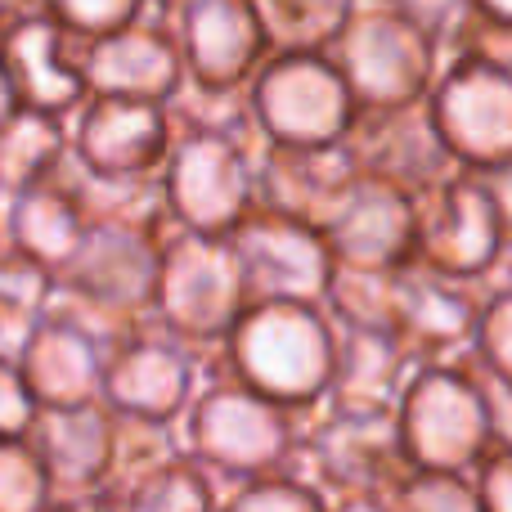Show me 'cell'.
Returning <instances> with one entry per match:
<instances>
[{"label":"cell","mask_w":512,"mask_h":512,"mask_svg":"<svg viewBox=\"0 0 512 512\" xmlns=\"http://www.w3.org/2000/svg\"><path fill=\"white\" fill-rule=\"evenodd\" d=\"M171 225H86V239L72 261L54 274L45 315H59L90 333L104 351L153 319V283H158L162 234Z\"/></svg>","instance_id":"1"},{"label":"cell","mask_w":512,"mask_h":512,"mask_svg":"<svg viewBox=\"0 0 512 512\" xmlns=\"http://www.w3.org/2000/svg\"><path fill=\"white\" fill-rule=\"evenodd\" d=\"M337 328L324 306L306 301H252L225 342L207 355L216 373L252 387L256 396L288 409L324 405L333 382Z\"/></svg>","instance_id":"2"},{"label":"cell","mask_w":512,"mask_h":512,"mask_svg":"<svg viewBox=\"0 0 512 512\" xmlns=\"http://www.w3.org/2000/svg\"><path fill=\"white\" fill-rule=\"evenodd\" d=\"M306 414L310 409H288L256 396L252 387L225 378L207 364V378L198 382L176 432L180 450L225 490L288 468Z\"/></svg>","instance_id":"3"},{"label":"cell","mask_w":512,"mask_h":512,"mask_svg":"<svg viewBox=\"0 0 512 512\" xmlns=\"http://www.w3.org/2000/svg\"><path fill=\"white\" fill-rule=\"evenodd\" d=\"M283 472L324 499V508L342 499H387L409 472L396 414H337L315 405Z\"/></svg>","instance_id":"4"},{"label":"cell","mask_w":512,"mask_h":512,"mask_svg":"<svg viewBox=\"0 0 512 512\" xmlns=\"http://www.w3.org/2000/svg\"><path fill=\"white\" fill-rule=\"evenodd\" d=\"M248 306L243 274L230 239L189 234L171 225L162 234L158 283H153V324L185 346L212 355Z\"/></svg>","instance_id":"5"},{"label":"cell","mask_w":512,"mask_h":512,"mask_svg":"<svg viewBox=\"0 0 512 512\" xmlns=\"http://www.w3.org/2000/svg\"><path fill=\"white\" fill-rule=\"evenodd\" d=\"M328 59L342 72L355 113H382L427 99L441 72V41L396 9L360 0L337 41L328 45Z\"/></svg>","instance_id":"6"},{"label":"cell","mask_w":512,"mask_h":512,"mask_svg":"<svg viewBox=\"0 0 512 512\" xmlns=\"http://www.w3.org/2000/svg\"><path fill=\"white\" fill-rule=\"evenodd\" d=\"M391 414H396L400 450L418 472H472L490 450L486 400L468 355L418 364Z\"/></svg>","instance_id":"7"},{"label":"cell","mask_w":512,"mask_h":512,"mask_svg":"<svg viewBox=\"0 0 512 512\" xmlns=\"http://www.w3.org/2000/svg\"><path fill=\"white\" fill-rule=\"evenodd\" d=\"M248 104L261 140L288 149L342 144L355 122V99L328 54H270L248 81Z\"/></svg>","instance_id":"8"},{"label":"cell","mask_w":512,"mask_h":512,"mask_svg":"<svg viewBox=\"0 0 512 512\" xmlns=\"http://www.w3.org/2000/svg\"><path fill=\"white\" fill-rule=\"evenodd\" d=\"M261 144H239L230 135L207 131H180L158 171L171 225L225 239L252 212V153Z\"/></svg>","instance_id":"9"},{"label":"cell","mask_w":512,"mask_h":512,"mask_svg":"<svg viewBox=\"0 0 512 512\" xmlns=\"http://www.w3.org/2000/svg\"><path fill=\"white\" fill-rule=\"evenodd\" d=\"M427 113L463 171H486L512 158V68L486 59L441 63L427 90Z\"/></svg>","instance_id":"10"},{"label":"cell","mask_w":512,"mask_h":512,"mask_svg":"<svg viewBox=\"0 0 512 512\" xmlns=\"http://www.w3.org/2000/svg\"><path fill=\"white\" fill-rule=\"evenodd\" d=\"M504 256V230L472 171H454L414 198V261L445 279L481 283Z\"/></svg>","instance_id":"11"},{"label":"cell","mask_w":512,"mask_h":512,"mask_svg":"<svg viewBox=\"0 0 512 512\" xmlns=\"http://www.w3.org/2000/svg\"><path fill=\"white\" fill-rule=\"evenodd\" d=\"M207 378V351H194L158 324L135 328L126 342L104 355L99 400L113 414L149 418V423H180L198 382Z\"/></svg>","instance_id":"12"},{"label":"cell","mask_w":512,"mask_h":512,"mask_svg":"<svg viewBox=\"0 0 512 512\" xmlns=\"http://www.w3.org/2000/svg\"><path fill=\"white\" fill-rule=\"evenodd\" d=\"M234 261L243 274V292L252 301H306L324 306L328 279H333V252L324 234L301 221L274 216L265 207H252L230 234Z\"/></svg>","instance_id":"13"},{"label":"cell","mask_w":512,"mask_h":512,"mask_svg":"<svg viewBox=\"0 0 512 512\" xmlns=\"http://www.w3.org/2000/svg\"><path fill=\"white\" fill-rule=\"evenodd\" d=\"M167 104L117 95H86L68 117V153L81 171L108 180H149L162 171L171 149Z\"/></svg>","instance_id":"14"},{"label":"cell","mask_w":512,"mask_h":512,"mask_svg":"<svg viewBox=\"0 0 512 512\" xmlns=\"http://www.w3.org/2000/svg\"><path fill=\"white\" fill-rule=\"evenodd\" d=\"M342 149L351 153L360 180H378L409 198L427 194L432 185L459 171V162L441 144L432 113H427V99L405 108H382V113H355Z\"/></svg>","instance_id":"15"},{"label":"cell","mask_w":512,"mask_h":512,"mask_svg":"<svg viewBox=\"0 0 512 512\" xmlns=\"http://www.w3.org/2000/svg\"><path fill=\"white\" fill-rule=\"evenodd\" d=\"M355 185H360V171L342 144H324V149L261 144L252 153V207L301 221L319 234L333 225Z\"/></svg>","instance_id":"16"},{"label":"cell","mask_w":512,"mask_h":512,"mask_svg":"<svg viewBox=\"0 0 512 512\" xmlns=\"http://www.w3.org/2000/svg\"><path fill=\"white\" fill-rule=\"evenodd\" d=\"M81 81L86 95H117V99H144V104H171L185 86V59L171 23L153 14H140L122 32L95 36L77 45Z\"/></svg>","instance_id":"17"},{"label":"cell","mask_w":512,"mask_h":512,"mask_svg":"<svg viewBox=\"0 0 512 512\" xmlns=\"http://www.w3.org/2000/svg\"><path fill=\"white\" fill-rule=\"evenodd\" d=\"M77 45L81 41H72L45 9L5 18V27H0V72L14 90V104L27 108V113L68 122L86 104Z\"/></svg>","instance_id":"18"},{"label":"cell","mask_w":512,"mask_h":512,"mask_svg":"<svg viewBox=\"0 0 512 512\" xmlns=\"http://www.w3.org/2000/svg\"><path fill=\"white\" fill-rule=\"evenodd\" d=\"M481 301H486L481 283L445 279L409 261L396 274V337L414 355V364L459 360L472 351Z\"/></svg>","instance_id":"19"},{"label":"cell","mask_w":512,"mask_h":512,"mask_svg":"<svg viewBox=\"0 0 512 512\" xmlns=\"http://www.w3.org/2000/svg\"><path fill=\"white\" fill-rule=\"evenodd\" d=\"M50 486V504H95L113 459V409L104 400L36 409L23 436Z\"/></svg>","instance_id":"20"},{"label":"cell","mask_w":512,"mask_h":512,"mask_svg":"<svg viewBox=\"0 0 512 512\" xmlns=\"http://www.w3.org/2000/svg\"><path fill=\"white\" fill-rule=\"evenodd\" d=\"M185 59V77L207 90H239L256 77L270 45L248 0H194L171 23Z\"/></svg>","instance_id":"21"},{"label":"cell","mask_w":512,"mask_h":512,"mask_svg":"<svg viewBox=\"0 0 512 512\" xmlns=\"http://www.w3.org/2000/svg\"><path fill=\"white\" fill-rule=\"evenodd\" d=\"M104 346L77 324L59 315H36L18 346L14 364L23 378L27 396L36 409H68L99 400V378H104Z\"/></svg>","instance_id":"22"},{"label":"cell","mask_w":512,"mask_h":512,"mask_svg":"<svg viewBox=\"0 0 512 512\" xmlns=\"http://www.w3.org/2000/svg\"><path fill=\"white\" fill-rule=\"evenodd\" d=\"M324 243L346 270H400L414 261V198L378 180H360L324 230Z\"/></svg>","instance_id":"23"},{"label":"cell","mask_w":512,"mask_h":512,"mask_svg":"<svg viewBox=\"0 0 512 512\" xmlns=\"http://www.w3.org/2000/svg\"><path fill=\"white\" fill-rule=\"evenodd\" d=\"M414 369V355L405 351V342L396 333L337 328L333 382H328L324 409H337V414H391Z\"/></svg>","instance_id":"24"},{"label":"cell","mask_w":512,"mask_h":512,"mask_svg":"<svg viewBox=\"0 0 512 512\" xmlns=\"http://www.w3.org/2000/svg\"><path fill=\"white\" fill-rule=\"evenodd\" d=\"M86 225L90 221L81 216L77 198L68 194L59 176L41 180L32 189H18L0 203V234L50 274H59L72 261V252L86 239Z\"/></svg>","instance_id":"25"},{"label":"cell","mask_w":512,"mask_h":512,"mask_svg":"<svg viewBox=\"0 0 512 512\" xmlns=\"http://www.w3.org/2000/svg\"><path fill=\"white\" fill-rule=\"evenodd\" d=\"M63 158H68V122L14 108L0 126V194L9 198L50 180Z\"/></svg>","instance_id":"26"},{"label":"cell","mask_w":512,"mask_h":512,"mask_svg":"<svg viewBox=\"0 0 512 512\" xmlns=\"http://www.w3.org/2000/svg\"><path fill=\"white\" fill-rule=\"evenodd\" d=\"M270 54H328L360 0H248Z\"/></svg>","instance_id":"27"},{"label":"cell","mask_w":512,"mask_h":512,"mask_svg":"<svg viewBox=\"0 0 512 512\" xmlns=\"http://www.w3.org/2000/svg\"><path fill=\"white\" fill-rule=\"evenodd\" d=\"M180 454V432L176 423H149V418L113 414V459H108L104 486L95 495L99 512H117L122 495L144 481L153 468H162L167 459Z\"/></svg>","instance_id":"28"},{"label":"cell","mask_w":512,"mask_h":512,"mask_svg":"<svg viewBox=\"0 0 512 512\" xmlns=\"http://www.w3.org/2000/svg\"><path fill=\"white\" fill-rule=\"evenodd\" d=\"M396 274L400 270H346L333 265L324 292V315L337 328H378L396 333Z\"/></svg>","instance_id":"29"},{"label":"cell","mask_w":512,"mask_h":512,"mask_svg":"<svg viewBox=\"0 0 512 512\" xmlns=\"http://www.w3.org/2000/svg\"><path fill=\"white\" fill-rule=\"evenodd\" d=\"M216 504H221V486L180 450L176 459L153 468L144 481H135L117 512H216Z\"/></svg>","instance_id":"30"},{"label":"cell","mask_w":512,"mask_h":512,"mask_svg":"<svg viewBox=\"0 0 512 512\" xmlns=\"http://www.w3.org/2000/svg\"><path fill=\"white\" fill-rule=\"evenodd\" d=\"M382 504H387V512H481L468 472H418V468H409Z\"/></svg>","instance_id":"31"},{"label":"cell","mask_w":512,"mask_h":512,"mask_svg":"<svg viewBox=\"0 0 512 512\" xmlns=\"http://www.w3.org/2000/svg\"><path fill=\"white\" fill-rule=\"evenodd\" d=\"M216 512H328V508H324V499L310 495L297 477L270 472V477H252V481H239V486H225Z\"/></svg>","instance_id":"32"},{"label":"cell","mask_w":512,"mask_h":512,"mask_svg":"<svg viewBox=\"0 0 512 512\" xmlns=\"http://www.w3.org/2000/svg\"><path fill=\"white\" fill-rule=\"evenodd\" d=\"M468 355H472V364H481L486 373L512 382V283L486 288Z\"/></svg>","instance_id":"33"},{"label":"cell","mask_w":512,"mask_h":512,"mask_svg":"<svg viewBox=\"0 0 512 512\" xmlns=\"http://www.w3.org/2000/svg\"><path fill=\"white\" fill-rule=\"evenodd\" d=\"M36 9H45L72 41H95L135 23L144 14V0H36Z\"/></svg>","instance_id":"34"},{"label":"cell","mask_w":512,"mask_h":512,"mask_svg":"<svg viewBox=\"0 0 512 512\" xmlns=\"http://www.w3.org/2000/svg\"><path fill=\"white\" fill-rule=\"evenodd\" d=\"M50 508V486L36 463L32 445L0 441V512H45Z\"/></svg>","instance_id":"35"},{"label":"cell","mask_w":512,"mask_h":512,"mask_svg":"<svg viewBox=\"0 0 512 512\" xmlns=\"http://www.w3.org/2000/svg\"><path fill=\"white\" fill-rule=\"evenodd\" d=\"M50 288H54V274L0 234V310L41 315L45 301H50Z\"/></svg>","instance_id":"36"},{"label":"cell","mask_w":512,"mask_h":512,"mask_svg":"<svg viewBox=\"0 0 512 512\" xmlns=\"http://www.w3.org/2000/svg\"><path fill=\"white\" fill-rule=\"evenodd\" d=\"M472 490H477L481 512H512V450H495L490 445L468 472Z\"/></svg>","instance_id":"37"},{"label":"cell","mask_w":512,"mask_h":512,"mask_svg":"<svg viewBox=\"0 0 512 512\" xmlns=\"http://www.w3.org/2000/svg\"><path fill=\"white\" fill-rule=\"evenodd\" d=\"M32 418H36V400L27 396L23 378H18V364L0 355V441L27 436Z\"/></svg>","instance_id":"38"},{"label":"cell","mask_w":512,"mask_h":512,"mask_svg":"<svg viewBox=\"0 0 512 512\" xmlns=\"http://www.w3.org/2000/svg\"><path fill=\"white\" fill-rule=\"evenodd\" d=\"M472 364V355H468ZM477 373V387H481V400H486V427H490V445L495 450H512V382L486 373L481 364H472Z\"/></svg>","instance_id":"39"},{"label":"cell","mask_w":512,"mask_h":512,"mask_svg":"<svg viewBox=\"0 0 512 512\" xmlns=\"http://www.w3.org/2000/svg\"><path fill=\"white\" fill-rule=\"evenodd\" d=\"M369 5L396 9V14H405L409 23H418L423 32H432L436 41H445V36H450V27L463 18L468 0H369Z\"/></svg>","instance_id":"40"},{"label":"cell","mask_w":512,"mask_h":512,"mask_svg":"<svg viewBox=\"0 0 512 512\" xmlns=\"http://www.w3.org/2000/svg\"><path fill=\"white\" fill-rule=\"evenodd\" d=\"M486 189L490 207L499 216V230H504V248H512V158L499 162V167H486V171H472Z\"/></svg>","instance_id":"41"},{"label":"cell","mask_w":512,"mask_h":512,"mask_svg":"<svg viewBox=\"0 0 512 512\" xmlns=\"http://www.w3.org/2000/svg\"><path fill=\"white\" fill-rule=\"evenodd\" d=\"M194 5V0H144V14H153V18H162V23H176L185 9Z\"/></svg>","instance_id":"42"},{"label":"cell","mask_w":512,"mask_h":512,"mask_svg":"<svg viewBox=\"0 0 512 512\" xmlns=\"http://www.w3.org/2000/svg\"><path fill=\"white\" fill-rule=\"evenodd\" d=\"M477 14H486V18H499V23H508L512 27V0H468Z\"/></svg>","instance_id":"43"},{"label":"cell","mask_w":512,"mask_h":512,"mask_svg":"<svg viewBox=\"0 0 512 512\" xmlns=\"http://www.w3.org/2000/svg\"><path fill=\"white\" fill-rule=\"evenodd\" d=\"M328 512H387L382 499H342V504H328Z\"/></svg>","instance_id":"44"},{"label":"cell","mask_w":512,"mask_h":512,"mask_svg":"<svg viewBox=\"0 0 512 512\" xmlns=\"http://www.w3.org/2000/svg\"><path fill=\"white\" fill-rule=\"evenodd\" d=\"M14 90H9V81H5V72H0V126H5V117L14 113Z\"/></svg>","instance_id":"45"},{"label":"cell","mask_w":512,"mask_h":512,"mask_svg":"<svg viewBox=\"0 0 512 512\" xmlns=\"http://www.w3.org/2000/svg\"><path fill=\"white\" fill-rule=\"evenodd\" d=\"M36 9V0H0V18H14V14H27Z\"/></svg>","instance_id":"46"},{"label":"cell","mask_w":512,"mask_h":512,"mask_svg":"<svg viewBox=\"0 0 512 512\" xmlns=\"http://www.w3.org/2000/svg\"><path fill=\"white\" fill-rule=\"evenodd\" d=\"M0 27H5V18H0Z\"/></svg>","instance_id":"47"},{"label":"cell","mask_w":512,"mask_h":512,"mask_svg":"<svg viewBox=\"0 0 512 512\" xmlns=\"http://www.w3.org/2000/svg\"><path fill=\"white\" fill-rule=\"evenodd\" d=\"M0 203H5V194H0Z\"/></svg>","instance_id":"48"}]
</instances>
